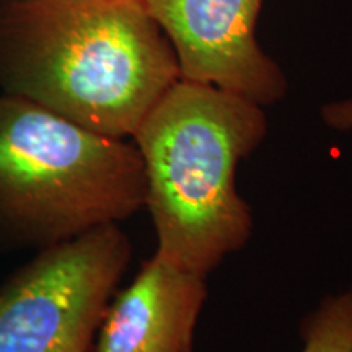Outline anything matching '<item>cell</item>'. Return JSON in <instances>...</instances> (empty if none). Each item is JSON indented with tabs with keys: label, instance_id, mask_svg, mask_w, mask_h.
I'll use <instances>...</instances> for the list:
<instances>
[{
	"label": "cell",
	"instance_id": "obj_1",
	"mask_svg": "<svg viewBox=\"0 0 352 352\" xmlns=\"http://www.w3.org/2000/svg\"><path fill=\"white\" fill-rule=\"evenodd\" d=\"M182 78L144 0L0 2V90L114 139Z\"/></svg>",
	"mask_w": 352,
	"mask_h": 352
},
{
	"label": "cell",
	"instance_id": "obj_2",
	"mask_svg": "<svg viewBox=\"0 0 352 352\" xmlns=\"http://www.w3.org/2000/svg\"><path fill=\"white\" fill-rule=\"evenodd\" d=\"M266 134L263 107L245 96L183 78L165 91L132 135L158 256L208 277L248 243L253 209L236 170Z\"/></svg>",
	"mask_w": 352,
	"mask_h": 352
},
{
	"label": "cell",
	"instance_id": "obj_3",
	"mask_svg": "<svg viewBox=\"0 0 352 352\" xmlns=\"http://www.w3.org/2000/svg\"><path fill=\"white\" fill-rule=\"evenodd\" d=\"M144 204V162L134 144L20 96H0V252H41L120 223Z\"/></svg>",
	"mask_w": 352,
	"mask_h": 352
},
{
	"label": "cell",
	"instance_id": "obj_4",
	"mask_svg": "<svg viewBox=\"0 0 352 352\" xmlns=\"http://www.w3.org/2000/svg\"><path fill=\"white\" fill-rule=\"evenodd\" d=\"M131 256L118 223L41 250L0 289V352H90Z\"/></svg>",
	"mask_w": 352,
	"mask_h": 352
},
{
	"label": "cell",
	"instance_id": "obj_5",
	"mask_svg": "<svg viewBox=\"0 0 352 352\" xmlns=\"http://www.w3.org/2000/svg\"><path fill=\"white\" fill-rule=\"evenodd\" d=\"M264 0H144L173 46L183 80L208 83L266 108L287 94L280 65L261 50Z\"/></svg>",
	"mask_w": 352,
	"mask_h": 352
},
{
	"label": "cell",
	"instance_id": "obj_6",
	"mask_svg": "<svg viewBox=\"0 0 352 352\" xmlns=\"http://www.w3.org/2000/svg\"><path fill=\"white\" fill-rule=\"evenodd\" d=\"M206 298L204 276L153 253L108 305L96 352H191Z\"/></svg>",
	"mask_w": 352,
	"mask_h": 352
},
{
	"label": "cell",
	"instance_id": "obj_7",
	"mask_svg": "<svg viewBox=\"0 0 352 352\" xmlns=\"http://www.w3.org/2000/svg\"><path fill=\"white\" fill-rule=\"evenodd\" d=\"M302 352H352V290L324 298L302 324Z\"/></svg>",
	"mask_w": 352,
	"mask_h": 352
},
{
	"label": "cell",
	"instance_id": "obj_8",
	"mask_svg": "<svg viewBox=\"0 0 352 352\" xmlns=\"http://www.w3.org/2000/svg\"><path fill=\"white\" fill-rule=\"evenodd\" d=\"M321 120L329 129L340 132L352 131V98L331 101L321 107Z\"/></svg>",
	"mask_w": 352,
	"mask_h": 352
},
{
	"label": "cell",
	"instance_id": "obj_9",
	"mask_svg": "<svg viewBox=\"0 0 352 352\" xmlns=\"http://www.w3.org/2000/svg\"><path fill=\"white\" fill-rule=\"evenodd\" d=\"M0 2H6V0H0Z\"/></svg>",
	"mask_w": 352,
	"mask_h": 352
}]
</instances>
